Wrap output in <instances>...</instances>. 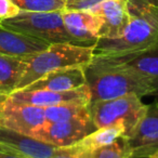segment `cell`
I'll list each match as a JSON object with an SVG mask.
<instances>
[{
	"instance_id": "5",
	"label": "cell",
	"mask_w": 158,
	"mask_h": 158,
	"mask_svg": "<svg viewBox=\"0 0 158 158\" xmlns=\"http://www.w3.org/2000/svg\"><path fill=\"white\" fill-rule=\"evenodd\" d=\"M147 110L141 98L136 94H127L120 98L103 100L90 103L91 119L97 128L108 126H123L127 136L133 130Z\"/></svg>"
},
{
	"instance_id": "6",
	"label": "cell",
	"mask_w": 158,
	"mask_h": 158,
	"mask_svg": "<svg viewBox=\"0 0 158 158\" xmlns=\"http://www.w3.org/2000/svg\"><path fill=\"white\" fill-rule=\"evenodd\" d=\"M123 138L131 152V158H147L158 151V102L147 105L142 118Z\"/></svg>"
},
{
	"instance_id": "2",
	"label": "cell",
	"mask_w": 158,
	"mask_h": 158,
	"mask_svg": "<svg viewBox=\"0 0 158 158\" xmlns=\"http://www.w3.org/2000/svg\"><path fill=\"white\" fill-rule=\"evenodd\" d=\"M129 25L123 36L100 38L94 55L116 56L158 46V0H127Z\"/></svg>"
},
{
	"instance_id": "17",
	"label": "cell",
	"mask_w": 158,
	"mask_h": 158,
	"mask_svg": "<svg viewBox=\"0 0 158 158\" xmlns=\"http://www.w3.org/2000/svg\"><path fill=\"white\" fill-rule=\"evenodd\" d=\"M47 123L72 120V119H91L90 103H70L57 104L44 108Z\"/></svg>"
},
{
	"instance_id": "22",
	"label": "cell",
	"mask_w": 158,
	"mask_h": 158,
	"mask_svg": "<svg viewBox=\"0 0 158 158\" xmlns=\"http://www.w3.org/2000/svg\"><path fill=\"white\" fill-rule=\"evenodd\" d=\"M20 12L21 10L12 0H0V21L13 18Z\"/></svg>"
},
{
	"instance_id": "13",
	"label": "cell",
	"mask_w": 158,
	"mask_h": 158,
	"mask_svg": "<svg viewBox=\"0 0 158 158\" xmlns=\"http://www.w3.org/2000/svg\"><path fill=\"white\" fill-rule=\"evenodd\" d=\"M86 85L85 66H69L53 70L22 90L69 91Z\"/></svg>"
},
{
	"instance_id": "1",
	"label": "cell",
	"mask_w": 158,
	"mask_h": 158,
	"mask_svg": "<svg viewBox=\"0 0 158 158\" xmlns=\"http://www.w3.org/2000/svg\"><path fill=\"white\" fill-rule=\"evenodd\" d=\"M85 75L91 95L90 103L127 94L140 98L154 95V89L147 78L133 68L105 56L93 55L92 61L85 67Z\"/></svg>"
},
{
	"instance_id": "25",
	"label": "cell",
	"mask_w": 158,
	"mask_h": 158,
	"mask_svg": "<svg viewBox=\"0 0 158 158\" xmlns=\"http://www.w3.org/2000/svg\"><path fill=\"white\" fill-rule=\"evenodd\" d=\"M147 158H158V151L156 152V153H154L153 155H151L149 157H147Z\"/></svg>"
},
{
	"instance_id": "15",
	"label": "cell",
	"mask_w": 158,
	"mask_h": 158,
	"mask_svg": "<svg viewBox=\"0 0 158 158\" xmlns=\"http://www.w3.org/2000/svg\"><path fill=\"white\" fill-rule=\"evenodd\" d=\"M50 44L0 25V54L26 57L46 50Z\"/></svg>"
},
{
	"instance_id": "18",
	"label": "cell",
	"mask_w": 158,
	"mask_h": 158,
	"mask_svg": "<svg viewBox=\"0 0 158 158\" xmlns=\"http://www.w3.org/2000/svg\"><path fill=\"white\" fill-rule=\"evenodd\" d=\"M125 133L126 130L121 125L98 128L91 133L87 134L80 141L75 143V145L85 151H94L97 148L110 144L117 139L125 135Z\"/></svg>"
},
{
	"instance_id": "9",
	"label": "cell",
	"mask_w": 158,
	"mask_h": 158,
	"mask_svg": "<svg viewBox=\"0 0 158 158\" xmlns=\"http://www.w3.org/2000/svg\"><path fill=\"white\" fill-rule=\"evenodd\" d=\"M66 31L77 46L94 47L100 38L103 21L90 10H63Z\"/></svg>"
},
{
	"instance_id": "19",
	"label": "cell",
	"mask_w": 158,
	"mask_h": 158,
	"mask_svg": "<svg viewBox=\"0 0 158 158\" xmlns=\"http://www.w3.org/2000/svg\"><path fill=\"white\" fill-rule=\"evenodd\" d=\"M21 11L56 12L65 10L66 0H12Z\"/></svg>"
},
{
	"instance_id": "7",
	"label": "cell",
	"mask_w": 158,
	"mask_h": 158,
	"mask_svg": "<svg viewBox=\"0 0 158 158\" xmlns=\"http://www.w3.org/2000/svg\"><path fill=\"white\" fill-rule=\"evenodd\" d=\"M44 123L42 107L14 103L8 98L0 104V127L33 136Z\"/></svg>"
},
{
	"instance_id": "10",
	"label": "cell",
	"mask_w": 158,
	"mask_h": 158,
	"mask_svg": "<svg viewBox=\"0 0 158 158\" xmlns=\"http://www.w3.org/2000/svg\"><path fill=\"white\" fill-rule=\"evenodd\" d=\"M11 102L19 104L48 107L70 102L90 103V91L87 85L69 91H48V90H16L8 97Z\"/></svg>"
},
{
	"instance_id": "24",
	"label": "cell",
	"mask_w": 158,
	"mask_h": 158,
	"mask_svg": "<svg viewBox=\"0 0 158 158\" xmlns=\"http://www.w3.org/2000/svg\"><path fill=\"white\" fill-rule=\"evenodd\" d=\"M7 98L8 97H6V95H1V94H0V104L2 103V102L5 101V100L7 99Z\"/></svg>"
},
{
	"instance_id": "21",
	"label": "cell",
	"mask_w": 158,
	"mask_h": 158,
	"mask_svg": "<svg viewBox=\"0 0 158 158\" xmlns=\"http://www.w3.org/2000/svg\"><path fill=\"white\" fill-rule=\"evenodd\" d=\"M89 152L79 148L75 144L69 146L57 147L51 158H89Z\"/></svg>"
},
{
	"instance_id": "23",
	"label": "cell",
	"mask_w": 158,
	"mask_h": 158,
	"mask_svg": "<svg viewBox=\"0 0 158 158\" xmlns=\"http://www.w3.org/2000/svg\"><path fill=\"white\" fill-rule=\"evenodd\" d=\"M0 158H26V157L18 155V154L12 153V152H9V151L0 149Z\"/></svg>"
},
{
	"instance_id": "3",
	"label": "cell",
	"mask_w": 158,
	"mask_h": 158,
	"mask_svg": "<svg viewBox=\"0 0 158 158\" xmlns=\"http://www.w3.org/2000/svg\"><path fill=\"white\" fill-rule=\"evenodd\" d=\"M94 47L73 44H53L46 50L26 57L27 65L16 90L28 87L42 76L60 68L69 66L86 67L93 59Z\"/></svg>"
},
{
	"instance_id": "20",
	"label": "cell",
	"mask_w": 158,
	"mask_h": 158,
	"mask_svg": "<svg viewBox=\"0 0 158 158\" xmlns=\"http://www.w3.org/2000/svg\"><path fill=\"white\" fill-rule=\"evenodd\" d=\"M89 158H131V152L126 139L121 136L106 146L90 151Z\"/></svg>"
},
{
	"instance_id": "4",
	"label": "cell",
	"mask_w": 158,
	"mask_h": 158,
	"mask_svg": "<svg viewBox=\"0 0 158 158\" xmlns=\"http://www.w3.org/2000/svg\"><path fill=\"white\" fill-rule=\"evenodd\" d=\"M0 25L7 29L22 33L40 40L53 44H76L62 18V11L56 12H26L21 11L11 19L0 21Z\"/></svg>"
},
{
	"instance_id": "11",
	"label": "cell",
	"mask_w": 158,
	"mask_h": 158,
	"mask_svg": "<svg viewBox=\"0 0 158 158\" xmlns=\"http://www.w3.org/2000/svg\"><path fill=\"white\" fill-rule=\"evenodd\" d=\"M0 149L26 158H51L57 147L28 134L0 127Z\"/></svg>"
},
{
	"instance_id": "12",
	"label": "cell",
	"mask_w": 158,
	"mask_h": 158,
	"mask_svg": "<svg viewBox=\"0 0 158 158\" xmlns=\"http://www.w3.org/2000/svg\"><path fill=\"white\" fill-rule=\"evenodd\" d=\"M90 11L103 21L100 31V38L103 39L120 37L129 25L127 0H103L91 8Z\"/></svg>"
},
{
	"instance_id": "14",
	"label": "cell",
	"mask_w": 158,
	"mask_h": 158,
	"mask_svg": "<svg viewBox=\"0 0 158 158\" xmlns=\"http://www.w3.org/2000/svg\"><path fill=\"white\" fill-rule=\"evenodd\" d=\"M105 57L133 68L145 78H147L154 89V97H156V102H158V46L127 54Z\"/></svg>"
},
{
	"instance_id": "16",
	"label": "cell",
	"mask_w": 158,
	"mask_h": 158,
	"mask_svg": "<svg viewBox=\"0 0 158 158\" xmlns=\"http://www.w3.org/2000/svg\"><path fill=\"white\" fill-rule=\"evenodd\" d=\"M27 57V56H26ZM26 57L0 54V94L9 97L16 91L26 69Z\"/></svg>"
},
{
	"instance_id": "8",
	"label": "cell",
	"mask_w": 158,
	"mask_h": 158,
	"mask_svg": "<svg viewBox=\"0 0 158 158\" xmlns=\"http://www.w3.org/2000/svg\"><path fill=\"white\" fill-rule=\"evenodd\" d=\"M95 129L92 119H72L55 123L46 121L33 136L53 146L64 147L77 143Z\"/></svg>"
}]
</instances>
